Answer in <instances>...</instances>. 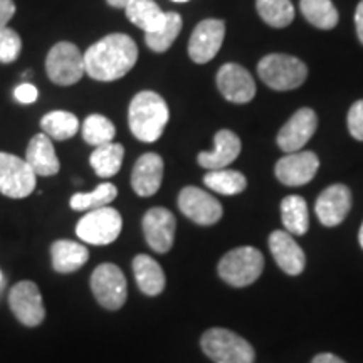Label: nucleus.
Wrapping results in <instances>:
<instances>
[{
  "label": "nucleus",
  "instance_id": "f257e3e1",
  "mask_svg": "<svg viewBox=\"0 0 363 363\" xmlns=\"http://www.w3.org/2000/svg\"><path fill=\"white\" fill-rule=\"evenodd\" d=\"M138 59L136 43L126 34H110L89 45L84 52V69L89 78L110 83L133 69Z\"/></svg>",
  "mask_w": 363,
  "mask_h": 363
},
{
  "label": "nucleus",
  "instance_id": "f03ea898",
  "mask_svg": "<svg viewBox=\"0 0 363 363\" xmlns=\"http://www.w3.org/2000/svg\"><path fill=\"white\" fill-rule=\"evenodd\" d=\"M169 106L155 91H140L131 99L128 108V125L131 133L140 142L153 143L163 135L169 123Z\"/></svg>",
  "mask_w": 363,
  "mask_h": 363
},
{
  "label": "nucleus",
  "instance_id": "7ed1b4c3",
  "mask_svg": "<svg viewBox=\"0 0 363 363\" xmlns=\"http://www.w3.org/2000/svg\"><path fill=\"white\" fill-rule=\"evenodd\" d=\"M264 269V256L259 249L251 246L235 247L224 254L217 271L222 281L234 288H244L256 283Z\"/></svg>",
  "mask_w": 363,
  "mask_h": 363
},
{
  "label": "nucleus",
  "instance_id": "20e7f679",
  "mask_svg": "<svg viewBox=\"0 0 363 363\" xmlns=\"http://www.w3.org/2000/svg\"><path fill=\"white\" fill-rule=\"evenodd\" d=\"M201 347L214 363H254L256 353L246 338L225 328H211L202 335Z\"/></svg>",
  "mask_w": 363,
  "mask_h": 363
},
{
  "label": "nucleus",
  "instance_id": "39448f33",
  "mask_svg": "<svg viewBox=\"0 0 363 363\" xmlns=\"http://www.w3.org/2000/svg\"><path fill=\"white\" fill-rule=\"evenodd\" d=\"M259 78L274 91L296 89L305 83L308 67L301 59L288 54H269L257 66Z\"/></svg>",
  "mask_w": 363,
  "mask_h": 363
},
{
  "label": "nucleus",
  "instance_id": "423d86ee",
  "mask_svg": "<svg viewBox=\"0 0 363 363\" xmlns=\"http://www.w3.org/2000/svg\"><path fill=\"white\" fill-rule=\"evenodd\" d=\"M123 219L113 207H103L89 211L76 225V235L93 246H108L120 238Z\"/></svg>",
  "mask_w": 363,
  "mask_h": 363
},
{
  "label": "nucleus",
  "instance_id": "0eeeda50",
  "mask_svg": "<svg viewBox=\"0 0 363 363\" xmlns=\"http://www.w3.org/2000/svg\"><path fill=\"white\" fill-rule=\"evenodd\" d=\"M45 71L49 79L59 86H72L84 76V52L79 51L76 44L57 43L45 59Z\"/></svg>",
  "mask_w": 363,
  "mask_h": 363
},
{
  "label": "nucleus",
  "instance_id": "6e6552de",
  "mask_svg": "<svg viewBox=\"0 0 363 363\" xmlns=\"http://www.w3.org/2000/svg\"><path fill=\"white\" fill-rule=\"evenodd\" d=\"M91 291L104 310L116 311L123 308L128 298V284L123 271L116 264L104 262L93 271L89 279Z\"/></svg>",
  "mask_w": 363,
  "mask_h": 363
},
{
  "label": "nucleus",
  "instance_id": "1a4fd4ad",
  "mask_svg": "<svg viewBox=\"0 0 363 363\" xmlns=\"http://www.w3.org/2000/svg\"><path fill=\"white\" fill-rule=\"evenodd\" d=\"M38 175L30 165L12 153L0 152V194L9 199H26L35 190Z\"/></svg>",
  "mask_w": 363,
  "mask_h": 363
},
{
  "label": "nucleus",
  "instance_id": "9d476101",
  "mask_svg": "<svg viewBox=\"0 0 363 363\" xmlns=\"http://www.w3.org/2000/svg\"><path fill=\"white\" fill-rule=\"evenodd\" d=\"M9 306L13 316L24 326L34 328L45 318V308L38 284L34 281H19L9 293Z\"/></svg>",
  "mask_w": 363,
  "mask_h": 363
},
{
  "label": "nucleus",
  "instance_id": "9b49d317",
  "mask_svg": "<svg viewBox=\"0 0 363 363\" xmlns=\"http://www.w3.org/2000/svg\"><path fill=\"white\" fill-rule=\"evenodd\" d=\"M179 208L199 225H214L222 217V206L216 197L199 187H185L179 194Z\"/></svg>",
  "mask_w": 363,
  "mask_h": 363
},
{
  "label": "nucleus",
  "instance_id": "f8f14e48",
  "mask_svg": "<svg viewBox=\"0 0 363 363\" xmlns=\"http://www.w3.org/2000/svg\"><path fill=\"white\" fill-rule=\"evenodd\" d=\"M225 38V24L219 19H206L194 29L189 40V56L197 65L212 61Z\"/></svg>",
  "mask_w": 363,
  "mask_h": 363
},
{
  "label": "nucleus",
  "instance_id": "ddd939ff",
  "mask_svg": "<svg viewBox=\"0 0 363 363\" xmlns=\"http://www.w3.org/2000/svg\"><path fill=\"white\" fill-rule=\"evenodd\" d=\"M143 234L147 244L158 254L169 252L175 240L177 220L169 208L153 207L150 208L142 220Z\"/></svg>",
  "mask_w": 363,
  "mask_h": 363
},
{
  "label": "nucleus",
  "instance_id": "4468645a",
  "mask_svg": "<svg viewBox=\"0 0 363 363\" xmlns=\"http://www.w3.org/2000/svg\"><path fill=\"white\" fill-rule=\"evenodd\" d=\"M217 88L227 101L238 104L249 103L256 94V83L251 72L234 62L224 65L217 72Z\"/></svg>",
  "mask_w": 363,
  "mask_h": 363
},
{
  "label": "nucleus",
  "instance_id": "2eb2a0df",
  "mask_svg": "<svg viewBox=\"0 0 363 363\" xmlns=\"http://www.w3.org/2000/svg\"><path fill=\"white\" fill-rule=\"evenodd\" d=\"M320 160L313 152H294L276 163V177L288 187H299L315 179Z\"/></svg>",
  "mask_w": 363,
  "mask_h": 363
},
{
  "label": "nucleus",
  "instance_id": "dca6fc26",
  "mask_svg": "<svg viewBox=\"0 0 363 363\" xmlns=\"http://www.w3.org/2000/svg\"><path fill=\"white\" fill-rule=\"evenodd\" d=\"M318 126L316 113L310 108H301L291 116L278 133V147L286 153L299 152L310 142Z\"/></svg>",
  "mask_w": 363,
  "mask_h": 363
},
{
  "label": "nucleus",
  "instance_id": "f3484780",
  "mask_svg": "<svg viewBox=\"0 0 363 363\" xmlns=\"http://www.w3.org/2000/svg\"><path fill=\"white\" fill-rule=\"evenodd\" d=\"M352 207V192L350 189L342 184L330 185L318 197L315 211L318 219L325 227H337L342 224L350 212Z\"/></svg>",
  "mask_w": 363,
  "mask_h": 363
},
{
  "label": "nucleus",
  "instance_id": "a211bd4d",
  "mask_svg": "<svg viewBox=\"0 0 363 363\" xmlns=\"http://www.w3.org/2000/svg\"><path fill=\"white\" fill-rule=\"evenodd\" d=\"M269 249L274 257L276 264L283 269L286 274L298 276L301 274L306 266V256L299 244L293 239V235L284 230H274L269 235Z\"/></svg>",
  "mask_w": 363,
  "mask_h": 363
},
{
  "label": "nucleus",
  "instance_id": "6ab92c4d",
  "mask_svg": "<svg viewBox=\"0 0 363 363\" xmlns=\"http://www.w3.org/2000/svg\"><path fill=\"white\" fill-rule=\"evenodd\" d=\"M163 180V160L157 153H145L136 160L131 172V187L140 197H152Z\"/></svg>",
  "mask_w": 363,
  "mask_h": 363
},
{
  "label": "nucleus",
  "instance_id": "aec40b11",
  "mask_svg": "<svg viewBox=\"0 0 363 363\" xmlns=\"http://www.w3.org/2000/svg\"><path fill=\"white\" fill-rule=\"evenodd\" d=\"M240 153L239 136L230 130H220L216 133L214 150L201 152L197 157L199 165L207 170L227 169Z\"/></svg>",
  "mask_w": 363,
  "mask_h": 363
},
{
  "label": "nucleus",
  "instance_id": "412c9836",
  "mask_svg": "<svg viewBox=\"0 0 363 363\" xmlns=\"http://www.w3.org/2000/svg\"><path fill=\"white\" fill-rule=\"evenodd\" d=\"M26 162L29 163L34 174L39 177L56 175L61 169L56 150L52 147V140L45 133L33 136V140L27 145Z\"/></svg>",
  "mask_w": 363,
  "mask_h": 363
},
{
  "label": "nucleus",
  "instance_id": "4be33fe9",
  "mask_svg": "<svg viewBox=\"0 0 363 363\" xmlns=\"http://www.w3.org/2000/svg\"><path fill=\"white\" fill-rule=\"evenodd\" d=\"M89 259V251L84 244L69 239H59L51 246V261L54 271L71 274L81 269Z\"/></svg>",
  "mask_w": 363,
  "mask_h": 363
},
{
  "label": "nucleus",
  "instance_id": "5701e85b",
  "mask_svg": "<svg viewBox=\"0 0 363 363\" xmlns=\"http://www.w3.org/2000/svg\"><path fill=\"white\" fill-rule=\"evenodd\" d=\"M131 267H133L136 284L143 294L158 296L165 289V272L153 257L147 254H138L131 262Z\"/></svg>",
  "mask_w": 363,
  "mask_h": 363
},
{
  "label": "nucleus",
  "instance_id": "b1692460",
  "mask_svg": "<svg viewBox=\"0 0 363 363\" xmlns=\"http://www.w3.org/2000/svg\"><path fill=\"white\" fill-rule=\"evenodd\" d=\"M125 13L131 24L140 27L145 34L160 29L167 17V12H163L153 0H131L125 7Z\"/></svg>",
  "mask_w": 363,
  "mask_h": 363
},
{
  "label": "nucleus",
  "instance_id": "393cba45",
  "mask_svg": "<svg viewBox=\"0 0 363 363\" xmlns=\"http://www.w3.org/2000/svg\"><path fill=\"white\" fill-rule=\"evenodd\" d=\"M123 145L111 142L94 148L89 157V163L98 177L110 179V177H115L120 172L121 165H123Z\"/></svg>",
  "mask_w": 363,
  "mask_h": 363
},
{
  "label": "nucleus",
  "instance_id": "a878e982",
  "mask_svg": "<svg viewBox=\"0 0 363 363\" xmlns=\"http://www.w3.org/2000/svg\"><path fill=\"white\" fill-rule=\"evenodd\" d=\"M281 219L286 227V233L291 235H305L310 227V216L305 199L299 195H288L281 202Z\"/></svg>",
  "mask_w": 363,
  "mask_h": 363
},
{
  "label": "nucleus",
  "instance_id": "bb28decb",
  "mask_svg": "<svg viewBox=\"0 0 363 363\" xmlns=\"http://www.w3.org/2000/svg\"><path fill=\"white\" fill-rule=\"evenodd\" d=\"M40 128H43V131L49 138L57 140V142H65V140H69L78 133L79 120L69 111L57 110L43 116Z\"/></svg>",
  "mask_w": 363,
  "mask_h": 363
},
{
  "label": "nucleus",
  "instance_id": "cd10ccee",
  "mask_svg": "<svg viewBox=\"0 0 363 363\" xmlns=\"http://www.w3.org/2000/svg\"><path fill=\"white\" fill-rule=\"evenodd\" d=\"M118 195V190L110 182H104V184H99L93 192L88 194H74L71 197L69 206L72 211L78 212H89L96 211V208L108 207L110 203L115 201Z\"/></svg>",
  "mask_w": 363,
  "mask_h": 363
},
{
  "label": "nucleus",
  "instance_id": "c85d7f7f",
  "mask_svg": "<svg viewBox=\"0 0 363 363\" xmlns=\"http://www.w3.org/2000/svg\"><path fill=\"white\" fill-rule=\"evenodd\" d=\"M306 21L318 29H333L338 24V11L331 0H301L299 4Z\"/></svg>",
  "mask_w": 363,
  "mask_h": 363
},
{
  "label": "nucleus",
  "instance_id": "c756f323",
  "mask_svg": "<svg viewBox=\"0 0 363 363\" xmlns=\"http://www.w3.org/2000/svg\"><path fill=\"white\" fill-rule=\"evenodd\" d=\"M203 184L208 189L214 190L217 194L222 195H238L244 192L247 187V180L240 172L220 169V170H211L203 177Z\"/></svg>",
  "mask_w": 363,
  "mask_h": 363
},
{
  "label": "nucleus",
  "instance_id": "7c9ffc66",
  "mask_svg": "<svg viewBox=\"0 0 363 363\" xmlns=\"http://www.w3.org/2000/svg\"><path fill=\"white\" fill-rule=\"evenodd\" d=\"M182 26V17L177 12H167L165 22L160 29L155 33L145 34V44L152 49L153 52H165L169 51L170 45L175 43V39L179 38Z\"/></svg>",
  "mask_w": 363,
  "mask_h": 363
},
{
  "label": "nucleus",
  "instance_id": "2f4dec72",
  "mask_svg": "<svg viewBox=\"0 0 363 363\" xmlns=\"http://www.w3.org/2000/svg\"><path fill=\"white\" fill-rule=\"evenodd\" d=\"M261 19L271 27H288L294 19V7L289 0H256Z\"/></svg>",
  "mask_w": 363,
  "mask_h": 363
},
{
  "label": "nucleus",
  "instance_id": "473e14b6",
  "mask_svg": "<svg viewBox=\"0 0 363 363\" xmlns=\"http://www.w3.org/2000/svg\"><path fill=\"white\" fill-rule=\"evenodd\" d=\"M116 135L115 125L103 115H89L83 123V138L91 147L111 143Z\"/></svg>",
  "mask_w": 363,
  "mask_h": 363
},
{
  "label": "nucleus",
  "instance_id": "72a5a7b5",
  "mask_svg": "<svg viewBox=\"0 0 363 363\" xmlns=\"http://www.w3.org/2000/svg\"><path fill=\"white\" fill-rule=\"evenodd\" d=\"M21 51V35L13 29H9V27L0 30V62H2V65H11V62H13L19 57Z\"/></svg>",
  "mask_w": 363,
  "mask_h": 363
},
{
  "label": "nucleus",
  "instance_id": "f704fd0d",
  "mask_svg": "<svg viewBox=\"0 0 363 363\" xmlns=\"http://www.w3.org/2000/svg\"><path fill=\"white\" fill-rule=\"evenodd\" d=\"M348 130L353 138L363 142V99L353 103L348 111Z\"/></svg>",
  "mask_w": 363,
  "mask_h": 363
},
{
  "label": "nucleus",
  "instance_id": "c9c22d12",
  "mask_svg": "<svg viewBox=\"0 0 363 363\" xmlns=\"http://www.w3.org/2000/svg\"><path fill=\"white\" fill-rule=\"evenodd\" d=\"M38 96H39L38 88L30 83H22L13 89V98H16V101L21 104H33L38 101Z\"/></svg>",
  "mask_w": 363,
  "mask_h": 363
},
{
  "label": "nucleus",
  "instance_id": "e433bc0d",
  "mask_svg": "<svg viewBox=\"0 0 363 363\" xmlns=\"http://www.w3.org/2000/svg\"><path fill=\"white\" fill-rule=\"evenodd\" d=\"M16 13V4L13 0H0V30L6 29L9 22Z\"/></svg>",
  "mask_w": 363,
  "mask_h": 363
},
{
  "label": "nucleus",
  "instance_id": "4c0bfd02",
  "mask_svg": "<svg viewBox=\"0 0 363 363\" xmlns=\"http://www.w3.org/2000/svg\"><path fill=\"white\" fill-rule=\"evenodd\" d=\"M355 26H357V34L360 43L363 44V0L358 4L357 12H355Z\"/></svg>",
  "mask_w": 363,
  "mask_h": 363
},
{
  "label": "nucleus",
  "instance_id": "58836bf2",
  "mask_svg": "<svg viewBox=\"0 0 363 363\" xmlns=\"http://www.w3.org/2000/svg\"><path fill=\"white\" fill-rule=\"evenodd\" d=\"M311 363H345V362L340 357L333 355V353H320V355L313 358Z\"/></svg>",
  "mask_w": 363,
  "mask_h": 363
},
{
  "label": "nucleus",
  "instance_id": "ea45409f",
  "mask_svg": "<svg viewBox=\"0 0 363 363\" xmlns=\"http://www.w3.org/2000/svg\"><path fill=\"white\" fill-rule=\"evenodd\" d=\"M106 2L115 9H125L131 2V0H106Z\"/></svg>",
  "mask_w": 363,
  "mask_h": 363
},
{
  "label": "nucleus",
  "instance_id": "a19ab883",
  "mask_svg": "<svg viewBox=\"0 0 363 363\" xmlns=\"http://www.w3.org/2000/svg\"><path fill=\"white\" fill-rule=\"evenodd\" d=\"M358 240H360V246L363 247V224L360 227V234H358Z\"/></svg>",
  "mask_w": 363,
  "mask_h": 363
},
{
  "label": "nucleus",
  "instance_id": "79ce46f5",
  "mask_svg": "<svg viewBox=\"0 0 363 363\" xmlns=\"http://www.w3.org/2000/svg\"><path fill=\"white\" fill-rule=\"evenodd\" d=\"M30 76H33V72H30V71H26V72H22V78H30Z\"/></svg>",
  "mask_w": 363,
  "mask_h": 363
},
{
  "label": "nucleus",
  "instance_id": "37998d69",
  "mask_svg": "<svg viewBox=\"0 0 363 363\" xmlns=\"http://www.w3.org/2000/svg\"><path fill=\"white\" fill-rule=\"evenodd\" d=\"M174 2H180L182 4V2H189V0H174Z\"/></svg>",
  "mask_w": 363,
  "mask_h": 363
},
{
  "label": "nucleus",
  "instance_id": "c03bdc74",
  "mask_svg": "<svg viewBox=\"0 0 363 363\" xmlns=\"http://www.w3.org/2000/svg\"><path fill=\"white\" fill-rule=\"evenodd\" d=\"M0 283H2V272H0Z\"/></svg>",
  "mask_w": 363,
  "mask_h": 363
}]
</instances>
